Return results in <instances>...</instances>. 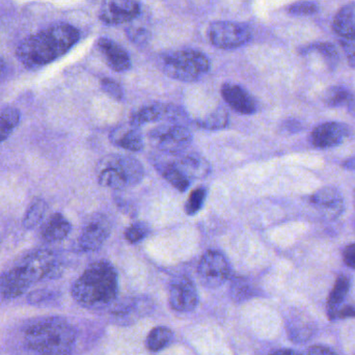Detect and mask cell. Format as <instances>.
Returning <instances> with one entry per match:
<instances>
[{
    "label": "cell",
    "instance_id": "cell-1",
    "mask_svg": "<svg viewBox=\"0 0 355 355\" xmlns=\"http://www.w3.org/2000/svg\"><path fill=\"white\" fill-rule=\"evenodd\" d=\"M62 271L64 263L53 250H31L0 275V296L4 300L20 297L35 284L58 279Z\"/></svg>",
    "mask_w": 355,
    "mask_h": 355
},
{
    "label": "cell",
    "instance_id": "cell-38",
    "mask_svg": "<svg viewBox=\"0 0 355 355\" xmlns=\"http://www.w3.org/2000/svg\"><path fill=\"white\" fill-rule=\"evenodd\" d=\"M343 261L348 267L355 269V243L346 246L343 252Z\"/></svg>",
    "mask_w": 355,
    "mask_h": 355
},
{
    "label": "cell",
    "instance_id": "cell-36",
    "mask_svg": "<svg viewBox=\"0 0 355 355\" xmlns=\"http://www.w3.org/2000/svg\"><path fill=\"white\" fill-rule=\"evenodd\" d=\"M329 320H342V319L354 318L355 309L352 306H342L331 314L327 315Z\"/></svg>",
    "mask_w": 355,
    "mask_h": 355
},
{
    "label": "cell",
    "instance_id": "cell-42",
    "mask_svg": "<svg viewBox=\"0 0 355 355\" xmlns=\"http://www.w3.org/2000/svg\"><path fill=\"white\" fill-rule=\"evenodd\" d=\"M344 168H347V170L355 171V157L346 160L344 162Z\"/></svg>",
    "mask_w": 355,
    "mask_h": 355
},
{
    "label": "cell",
    "instance_id": "cell-26",
    "mask_svg": "<svg viewBox=\"0 0 355 355\" xmlns=\"http://www.w3.org/2000/svg\"><path fill=\"white\" fill-rule=\"evenodd\" d=\"M354 95L344 87H331L325 91L323 101L329 107H343L352 103Z\"/></svg>",
    "mask_w": 355,
    "mask_h": 355
},
{
    "label": "cell",
    "instance_id": "cell-17",
    "mask_svg": "<svg viewBox=\"0 0 355 355\" xmlns=\"http://www.w3.org/2000/svg\"><path fill=\"white\" fill-rule=\"evenodd\" d=\"M175 166L189 179H204L211 173V166L206 158L198 153H182L178 156Z\"/></svg>",
    "mask_w": 355,
    "mask_h": 355
},
{
    "label": "cell",
    "instance_id": "cell-28",
    "mask_svg": "<svg viewBox=\"0 0 355 355\" xmlns=\"http://www.w3.org/2000/svg\"><path fill=\"white\" fill-rule=\"evenodd\" d=\"M289 325V336L293 341L304 342L308 341L312 337L314 333L312 323L308 322L304 317H296V318L291 319Z\"/></svg>",
    "mask_w": 355,
    "mask_h": 355
},
{
    "label": "cell",
    "instance_id": "cell-37",
    "mask_svg": "<svg viewBox=\"0 0 355 355\" xmlns=\"http://www.w3.org/2000/svg\"><path fill=\"white\" fill-rule=\"evenodd\" d=\"M344 53L347 58L348 64L355 68V41L354 40H345L341 43Z\"/></svg>",
    "mask_w": 355,
    "mask_h": 355
},
{
    "label": "cell",
    "instance_id": "cell-27",
    "mask_svg": "<svg viewBox=\"0 0 355 355\" xmlns=\"http://www.w3.org/2000/svg\"><path fill=\"white\" fill-rule=\"evenodd\" d=\"M174 334L168 327H158L148 336L147 346L151 352H158L172 342Z\"/></svg>",
    "mask_w": 355,
    "mask_h": 355
},
{
    "label": "cell",
    "instance_id": "cell-2",
    "mask_svg": "<svg viewBox=\"0 0 355 355\" xmlns=\"http://www.w3.org/2000/svg\"><path fill=\"white\" fill-rule=\"evenodd\" d=\"M80 39L76 27L68 23H58L29 35L16 50L19 62L35 70L62 58Z\"/></svg>",
    "mask_w": 355,
    "mask_h": 355
},
{
    "label": "cell",
    "instance_id": "cell-21",
    "mask_svg": "<svg viewBox=\"0 0 355 355\" xmlns=\"http://www.w3.org/2000/svg\"><path fill=\"white\" fill-rule=\"evenodd\" d=\"M333 28L345 40H355V3L346 4L336 15Z\"/></svg>",
    "mask_w": 355,
    "mask_h": 355
},
{
    "label": "cell",
    "instance_id": "cell-40",
    "mask_svg": "<svg viewBox=\"0 0 355 355\" xmlns=\"http://www.w3.org/2000/svg\"><path fill=\"white\" fill-rule=\"evenodd\" d=\"M10 76V68L6 60L0 56V83H3Z\"/></svg>",
    "mask_w": 355,
    "mask_h": 355
},
{
    "label": "cell",
    "instance_id": "cell-22",
    "mask_svg": "<svg viewBox=\"0 0 355 355\" xmlns=\"http://www.w3.org/2000/svg\"><path fill=\"white\" fill-rule=\"evenodd\" d=\"M350 290V279L346 275H340L335 282L327 302V315L343 306Z\"/></svg>",
    "mask_w": 355,
    "mask_h": 355
},
{
    "label": "cell",
    "instance_id": "cell-33",
    "mask_svg": "<svg viewBox=\"0 0 355 355\" xmlns=\"http://www.w3.org/2000/svg\"><path fill=\"white\" fill-rule=\"evenodd\" d=\"M318 8L319 6L317 2L311 1V0H302V1L294 2V3L290 4L287 10L288 12L292 15L308 16V15H313L318 12Z\"/></svg>",
    "mask_w": 355,
    "mask_h": 355
},
{
    "label": "cell",
    "instance_id": "cell-31",
    "mask_svg": "<svg viewBox=\"0 0 355 355\" xmlns=\"http://www.w3.org/2000/svg\"><path fill=\"white\" fill-rule=\"evenodd\" d=\"M207 198V189L205 187H198L190 193L189 198L186 200L185 213L189 216L196 214L202 210L205 200Z\"/></svg>",
    "mask_w": 355,
    "mask_h": 355
},
{
    "label": "cell",
    "instance_id": "cell-9",
    "mask_svg": "<svg viewBox=\"0 0 355 355\" xmlns=\"http://www.w3.org/2000/svg\"><path fill=\"white\" fill-rule=\"evenodd\" d=\"M231 266L221 252L209 250L200 259L198 266V277L207 288H218L229 279Z\"/></svg>",
    "mask_w": 355,
    "mask_h": 355
},
{
    "label": "cell",
    "instance_id": "cell-43",
    "mask_svg": "<svg viewBox=\"0 0 355 355\" xmlns=\"http://www.w3.org/2000/svg\"><path fill=\"white\" fill-rule=\"evenodd\" d=\"M354 198H355V196H354Z\"/></svg>",
    "mask_w": 355,
    "mask_h": 355
},
{
    "label": "cell",
    "instance_id": "cell-7",
    "mask_svg": "<svg viewBox=\"0 0 355 355\" xmlns=\"http://www.w3.org/2000/svg\"><path fill=\"white\" fill-rule=\"evenodd\" d=\"M149 139L159 151L179 156L192 143V135L184 125L166 123L150 131Z\"/></svg>",
    "mask_w": 355,
    "mask_h": 355
},
{
    "label": "cell",
    "instance_id": "cell-24",
    "mask_svg": "<svg viewBox=\"0 0 355 355\" xmlns=\"http://www.w3.org/2000/svg\"><path fill=\"white\" fill-rule=\"evenodd\" d=\"M20 123V112L16 107L8 106L0 112V144L10 137Z\"/></svg>",
    "mask_w": 355,
    "mask_h": 355
},
{
    "label": "cell",
    "instance_id": "cell-25",
    "mask_svg": "<svg viewBox=\"0 0 355 355\" xmlns=\"http://www.w3.org/2000/svg\"><path fill=\"white\" fill-rule=\"evenodd\" d=\"M160 172L164 179L174 186L179 191L184 192L190 186V179L181 170L175 166L174 162L162 164L159 166Z\"/></svg>",
    "mask_w": 355,
    "mask_h": 355
},
{
    "label": "cell",
    "instance_id": "cell-15",
    "mask_svg": "<svg viewBox=\"0 0 355 355\" xmlns=\"http://www.w3.org/2000/svg\"><path fill=\"white\" fill-rule=\"evenodd\" d=\"M221 96L227 105L238 114H252L258 110L252 96L240 85L227 83L221 87Z\"/></svg>",
    "mask_w": 355,
    "mask_h": 355
},
{
    "label": "cell",
    "instance_id": "cell-32",
    "mask_svg": "<svg viewBox=\"0 0 355 355\" xmlns=\"http://www.w3.org/2000/svg\"><path fill=\"white\" fill-rule=\"evenodd\" d=\"M150 229L145 223H135L131 225L125 232V238L130 243H137L147 237Z\"/></svg>",
    "mask_w": 355,
    "mask_h": 355
},
{
    "label": "cell",
    "instance_id": "cell-10",
    "mask_svg": "<svg viewBox=\"0 0 355 355\" xmlns=\"http://www.w3.org/2000/svg\"><path fill=\"white\" fill-rule=\"evenodd\" d=\"M112 233V225L106 215L96 213L85 219L78 238V250L83 252H96L105 243Z\"/></svg>",
    "mask_w": 355,
    "mask_h": 355
},
{
    "label": "cell",
    "instance_id": "cell-19",
    "mask_svg": "<svg viewBox=\"0 0 355 355\" xmlns=\"http://www.w3.org/2000/svg\"><path fill=\"white\" fill-rule=\"evenodd\" d=\"M71 230L70 221L62 213H54L42 227L41 237L47 243H55L66 239Z\"/></svg>",
    "mask_w": 355,
    "mask_h": 355
},
{
    "label": "cell",
    "instance_id": "cell-8",
    "mask_svg": "<svg viewBox=\"0 0 355 355\" xmlns=\"http://www.w3.org/2000/svg\"><path fill=\"white\" fill-rule=\"evenodd\" d=\"M207 33L211 44L219 49H236L252 39V31L248 25L233 21L211 23Z\"/></svg>",
    "mask_w": 355,
    "mask_h": 355
},
{
    "label": "cell",
    "instance_id": "cell-23",
    "mask_svg": "<svg viewBox=\"0 0 355 355\" xmlns=\"http://www.w3.org/2000/svg\"><path fill=\"white\" fill-rule=\"evenodd\" d=\"M48 205L43 198H35L31 200L22 219L24 229L33 230L43 221L47 212Z\"/></svg>",
    "mask_w": 355,
    "mask_h": 355
},
{
    "label": "cell",
    "instance_id": "cell-29",
    "mask_svg": "<svg viewBox=\"0 0 355 355\" xmlns=\"http://www.w3.org/2000/svg\"><path fill=\"white\" fill-rule=\"evenodd\" d=\"M198 125L208 130H219V129L225 128L229 125V114L225 112V108H217L206 118L198 121Z\"/></svg>",
    "mask_w": 355,
    "mask_h": 355
},
{
    "label": "cell",
    "instance_id": "cell-13",
    "mask_svg": "<svg viewBox=\"0 0 355 355\" xmlns=\"http://www.w3.org/2000/svg\"><path fill=\"white\" fill-rule=\"evenodd\" d=\"M352 135L348 125L339 122H327L319 125L311 135V141L318 149H329L343 144Z\"/></svg>",
    "mask_w": 355,
    "mask_h": 355
},
{
    "label": "cell",
    "instance_id": "cell-11",
    "mask_svg": "<svg viewBox=\"0 0 355 355\" xmlns=\"http://www.w3.org/2000/svg\"><path fill=\"white\" fill-rule=\"evenodd\" d=\"M137 0H107L99 10V19L106 25H119L135 20L141 14Z\"/></svg>",
    "mask_w": 355,
    "mask_h": 355
},
{
    "label": "cell",
    "instance_id": "cell-35",
    "mask_svg": "<svg viewBox=\"0 0 355 355\" xmlns=\"http://www.w3.org/2000/svg\"><path fill=\"white\" fill-rule=\"evenodd\" d=\"M126 35L132 43L137 44V45H145L149 42L150 37H151L149 31L143 27H130L127 29Z\"/></svg>",
    "mask_w": 355,
    "mask_h": 355
},
{
    "label": "cell",
    "instance_id": "cell-5",
    "mask_svg": "<svg viewBox=\"0 0 355 355\" xmlns=\"http://www.w3.org/2000/svg\"><path fill=\"white\" fill-rule=\"evenodd\" d=\"M96 173L100 185L114 190L137 185L144 178L141 162L125 155L107 156L99 162Z\"/></svg>",
    "mask_w": 355,
    "mask_h": 355
},
{
    "label": "cell",
    "instance_id": "cell-20",
    "mask_svg": "<svg viewBox=\"0 0 355 355\" xmlns=\"http://www.w3.org/2000/svg\"><path fill=\"white\" fill-rule=\"evenodd\" d=\"M168 107V104L164 103H152L150 105L144 106L131 116L129 124L141 128L144 125L150 124V123L166 121Z\"/></svg>",
    "mask_w": 355,
    "mask_h": 355
},
{
    "label": "cell",
    "instance_id": "cell-41",
    "mask_svg": "<svg viewBox=\"0 0 355 355\" xmlns=\"http://www.w3.org/2000/svg\"><path fill=\"white\" fill-rule=\"evenodd\" d=\"M270 355H302L300 352L292 349H279L272 352Z\"/></svg>",
    "mask_w": 355,
    "mask_h": 355
},
{
    "label": "cell",
    "instance_id": "cell-30",
    "mask_svg": "<svg viewBox=\"0 0 355 355\" xmlns=\"http://www.w3.org/2000/svg\"><path fill=\"white\" fill-rule=\"evenodd\" d=\"M302 51L310 52V51H317L323 56L324 58L325 62H327V66L331 69H335L336 67L339 64V53H338L337 48L331 43H318V44H313V45L308 46V47L304 48Z\"/></svg>",
    "mask_w": 355,
    "mask_h": 355
},
{
    "label": "cell",
    "instance_id": "cell-3",
    "mask_svg": "<svg viewBox=\"0 0 355 355\" xmlns=\"http://www.w3.org/2000/svg\"><path fill=\"white\" fill-rule=\"evenodd\" d=\"M71 293L81 306L103 308L112 304L118 296V273L110 263L98 261L89 265L75 281Z\"/></svg>",
    "mask_w": 355,
    "mask_h": 355
},
{
    "label": "cell",
    "instance_id": "cell-34",
    "mask_svg": "<svg viewBox=\"0 0 355 355\" xmlns=\"http://www.w3.org/2000/svg\"><path fill=\"white\" fill-rule=\"evenodd\" d=\"M101 89L104 93L107 94L112 99L121 101L124 98V91L116 81L110 78H103L101 80Z\"/></svg>",
    "mask_w": 355,
    "mask_h": 355
},
{
    "label": "cell",
    "instance_id": "cell-6",
    "mask_svg": "<svg viewBox=\"0 0 355 355\" xmlns=\"http://www.w3.org/2000/svg\"><path fill=\"white\" fill-rule=\"evenodd\" d=\"M210 60L202 52L193 49L168 52L162 58L164 74L182 83H196L210 70Z\"/></svg>",
    "mask_w": 355,
    "mask_h": 355
},
{
    "label": "cell",
    "instance_id": "cell-14",
    "mask_svg": "<svg viewBox=\"0 0 355 355\" xmlns=\"http://www.w3.org/2000/svg\"><path fill=\"white\" fill-rule=\"evenodd\" d=\"M311 204L327 218H337L344 211V200L336 188L323 187L317 190L310 198Z\"/></svg>",
    "mask_w": 355,
    "mask_h": 355
},
{
    "label": "cell",
    "instance_id": "cell-12",
    "mask_svg": "<svg viewBox=\"0 0 355 355\" xmlns=\"http://www.w3.org/2000/svg\"><path fill=\"white\" fill-rule=\"evenodd\" d=\"M198 304V291L191 279L177 277L170 287V304L173 310L180 313L192 312Z\"/></svg>",
    "mask_w": 355,
    "mask_h": 355
},
{
    "label": "cell",
    "instance_id": "cell-18",
    "mask_svg": "<svg viewBox=\"0 0 355 355\" xmlns=\"http://www.w3.org/2000/svg\"><path fill=\"white\" fill-rule=\"evenodd\" d=\"M110 141L114 146L132 152L141 151L145 145L141 128L131 124L114 129L110 133Z\"/></svg>",
    "mask_w": 355,
    "mask_h": 355
},
{
    "label": "cell",
    "instance_id": "cell-16",
    "mask_svg": "<svg viewBox=\"0 0 355 355\" xmlns=\"http://www.w3.org/2000/svg\"><path fill=\"white\" fill-rule=\"evenodd\" d=\"M97 46L110 69L120 73L130 70V56L122 46L105 37L98 40Z\"/></svg>",
    "mask_w": 355,
    "mask_h": 355
},
{
    "label": "cell",
    "instance_id": "cell-4",
    "mask_svg": "<svg viewBox=\"0 0 355 355\" xmlns=\"http://www.w3.org/2000/svg\"><path fill=\"white\" fill-rule=\"evenodd\" d=\"M27 347L39 355H70L76 342L74 327L60 317L37 319L24 331Z\"/></svg>",
    "mask_w": 355,
    "mask_h": 355
},
{
    "label": "cell",
    "instance_id": "cell-39",
    "mask_svg": "<svg viewBox=\"0 0 355 355\" xmlns=\"http://www.w3.org/2000/svg\"><path fill=\"white\" fill-rule=\"evenodd\" d=\"M302 355H338L331 348L327 346L315 345L309 348Z\"/></svg>",
    "mask_w": 355,
    "mask_h": 355
}]
</instances>
